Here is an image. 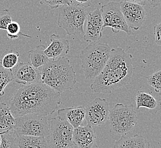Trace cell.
Masks as SVG:
<instances>
[{
	"mask_svg": "<svg viewBox=\"0 0 161 148\" xmlns=\"http://www.w3.org/2000/svg\"><path fill=\"white\" fill-rule=\"evenodd\" d=\"M61 104V93L41 82L22 86L9 102L10 111L17 117L27 114L47 116L54 114Z\"/></svg>",
	"mask_w": 161,
	"mask_h": 148,
	"instance_id": "6da1fadb",
	"label": "cell"
},
{
	"mask_svg": "<svg viewBox=\"0 0 161 148\" xmlns=\"http://www.w3.org/2000/svg\"><path fill=\"white\" fill-rule=\"evenodd\" d=\"M133 71L132 56L122 48L111 49L105 66L94 79L90 88L97 93H110L129 83Z\"/></svg>",
	"mask_w": 161,
	"mask_h": 148,
	"instance_id": "7a4b0ae2",
	"label": "cell"
},
{
	"mask_svg": "<svg viewBox=\"0 0 161 148\" xmlns=\"http://www.w3.org/2000/svg\"><path fill=\"white\" fill-rule=\"evenodd\" d=\"M41 82L59 93L73 88L77 82L76 73L68 58L49 60L38 68Z\"/></svg>",
	"mask_w": 161,
	"mask_h": 148,
	"instance_id": "3957f363",
	"label": "cell"
},
{
	"mask_svg": "<svg viewBox=\"0 0 161 148\" xmlns=\"http://www.w3.org/2000/svg\"><path fill=\"white\" fill-rule=\"evenodd\" d=\"M111 48L107 43H90L82 50L80 56L81 66L87 80H92L105 66Z\"/></svg>",
	"mask_w": 161,
	"mask_h": 148,
	"instance_id": "277c9868",
	"label": "cell"
},
{
	"mask_svg": "<svg viewBox=\"0 0 161 148\" xmlns=\"http://www.w3.org/2000/svg\"><path fill=\"white\" fill-rule=\"evenodd\" d=\"M108 120L110 132L115 135H126L133 131L138 123V117L131 105L117 103L110 109Z\"/></svg>",
	"mask_w": 161,
	"mask_h": 148,
	"instance_id": "5b68a950",
	"label": "cell"
},
{
	"mask_svg": "<svg viewBox=\"0 0 161 148\" xmlns=\"http://www.w3.org/2000/svg\"><path fill=\"white\" fill-rule=\"evenodd\" d=\"M87 14L86 8L79 4L63 5L59 8L57 24L70 36L84 34Z\"/></svg>",
	"mask_w": 161,
	"mask_h": 148,
	"instance_id": "8992f818",
	"label": "cell"
},
{
	"mask_svg": "<svg viewBox=\"0 0 161 148\" xmlns=\"http://www.w3.org/2000/svg\"><path fill=\"white\" fill-rule=\"evenodd\" d=\"M49 120L47 116L27 114L17 117L12 130L17 136H42L49 134Z\"/></svg>",
	"mask_w": 161,
	"mask_h": 148,
	"instance_id": "52a82bcc",
	"label": "cell"
},
{
	"mask_svg": "<svg viewBox=\"0 0 161 148\" xmlns=\"http://www.w3.org/2000/svg\"><path fill=\"white\" fill-rule=\"evenodd\" d=\"M49 123V134L47 137L50 148L75 147L73 139L74 128L71 125L57 117L50 119Z\"/></svg>",
	"mask_w": 161,
	"mask_h": 148,
	"instance_id": "ba28073f",
	"label": "cell"
},
{
	"mask_svg": "<svg viewBox=\"0 0 161 148\" xmlns=\"http://www.w3.org/2000/svg\"><path fill=\"white\" fill-rule=\"evenodd\" d=\"M103 19V29L109 27L114 33L122 31L127 35H131L132 31L129 28L121 12L120 4L117 2H111L103 5L101 9Z\"/></svg>",
	"mask_w": 161,
	"mask_h": 148,
	"instance_id": "9c48e42d",
	"label": "cell"
},
{
	"mask_svg": "<svg viewBox=\"0 0 161 148\" xmlns=\"http://www.w3.org/2000/svg\"><path fill=\"white\" fill-rule=\"evenodd\" d=\"M110 108L105 99L97 98L85 107V119L94 127L104 125L108 120Z\"/></svg>",
	"mask_w": 161,
	"mask_h": 148,
	"instance_id": "30bf717a",
	"label": "cell"
},
{
	"mask_svg": "<svg viewBox=\"0 0 161 148\" xmlns=\"http://www.w3.org/2000/svg\"><path fill=\"white\" fill-rule=\"evenodd\" d=\"M121 12L129 28L138 30L146 20V13L143 6L131 3L127 1H121L119 3Z\"/></svg>",
	"mask_w": 161,
	"mask_h": 148,
	"instance_id": "8fae6325",
	"label": "cell"
},
{
	"mask_svg": "<svg viewBox=\"0 0 161 148\" xmlns=\"http://www.w3.org/2000/svg\"><path fill=\"white\" fill-rule=\"evenodd\" d=\"M86 29L84 33V40L89 43L96 42L102 37L103 19L101 9H96L87 14Z\"/></svg>",
	"mask_w": 161,
	"mask_h": 148,
	"instance_id": "7c38bea8",
	"label": "cell"
},
{
	"mask_svg": "<svg viewBox=\"0 0 161 148\" xmlns=\"http://www.w3.org/2000/svg\"><path fill=\"white\" fill-rule=\"evenodd\" d=\"M13 72V80L21 86L37 83L41 81L40 72L29 63H19Z\"/></svg>",
	"mask_w": 161,
	"mask_h": 148,
	"instance_id": "4fadbf2b",
	"label": "cell"
},
{
	"mask_svg": "<svg viewBox=\"0 0 161 148\" xmlns=\"http://www.w3.org/2000/svg\"><path fill=\"white\" fill-rule=\"evenodd\" d=\"M73 139L75 145L79 148H98L95 127L88 124L84 127L75 128Z\"/></svg>",
	"mask_w": 161,
	"mask_h": 148,
	"instance_id": "5bb4252c",
	"label": "cell"
},
{
	"mask_svg": "<svg viewBox=\"0 0 161 148\" xmlns=\"http://www.w3.org/2000/svg\"><path fill=\"white\" fill-rule=\"evenodd\" d=\"M50 43L43 52L49 59L56 60L62 58L69 53L70 50V43L68 40H65L59 35L53 34L50 37Z\"/></svg>",
	"mask_w": 161,
	"mask_h": 148,
	"instance_id": "9a60e30c",
	"label": "cell"
},
{
	"mask_svg": "<svg viewBox=\"0 0 161 148\" xmlns=\"http://www.w3.org/2000/svg\"><path fill=\"white\" fill-rule=\"evenodd\" d=\"M57 117L66 121L75 129L81 126L85 119V107L61 108L57 111Z\"/></svg>",
	"mask_w": 161,
	"mask_h": 148,
	"instance_id": "2e32d148",
	"label": "cell"
},
{
	"mask_svg": "<svg viewBox=\"0 0 161 148\" xmlns=\"http://www.w3.org/2000/svg\"><path fill=\"white\" fill-rule=\"evenodd\" d=\"M14 140L17 148H50L47 137L17 136Z\"/></svg>",
	"mask_w": 161,
	"mask_h": 148,
	"instance_id": "e0dca14e",
	"label": "cell"
},
{
	"mask_svg": "<svg viewBox=\"0 0 161 148\" xmlns=\"http://www.w3.org/2000/svg\"><path fill=\"white\" fill-rule=\"evenodd\" d=\"M150 143L145 137L136 135L133 137H121L114 144V148H150Z\"/></svg>",
	"mask_w": 161,
	"mask_h": 148,
	"instance_id": "ac0fdd59",
	"label": "cell"
},
{
	"mask_svg": "<svg viewBox=\"0 0 161 148\" xmlns=\"http://www.w3.org/2000/svg\"><path fill=\"white\" fill-rule=\"evenodd\" d=\"M15 119L6 104L0 103V132L12 130Z\"/></svg>",
	"mask_w": 161,
	"mask_h": 148,
	"instance_id": "d6986e66",
	"label": "cell"
},
{
	"mask_svg": "<svg viewBox=\"0 0 161 148\" xmlns=\"http://www.w3.org/2000/svg\"><path fill=\"white\" fill-rule=\"evenodd\" d=\"M45 49V46L44 45H40L36 47L35 49L28 51V56L31 62V64L34 68H40L49 60L43 52Z\"/></svg>",
	"mask_w": 161,
	"mask_h": 148,
	"instance_id": "ffe728a7",
	"label": "cell"
},
{
	"mask_svg": "<svg viewBox=\"0 0 161 148\" xmlns=\"http://www.w3.org/2000/svg\"><path fill=\"white\" fill-rule=\"evenodd\" d=\"M136 102L137 109L141 107L154 109L158 106L157 100L153 96L142 91H139L136 93Z\"/></svg>",
	"mask_w": 161,
	"mask_h": 148,
	"instance_id": "44dd1931",
	"label": "cell"
},
{
	"mask_svg": "<svg viewBox=\"0 0 161 148\" xmlns=\"http://www.w3.org/2000/svg\"><path fill=\"white\" fill-rule=\"evenodd\" d=\"M19 53L13 50L6 51L3 53L0 61L1 64L5 69L14 68L19 61Z\"/></svg>",
	"mask_w": 161,
	"mask_h": 148,
	"instance_id": "7402d4cb",
	"label": "cell"
},
{
	"mask_svg": "<svg viewBox=\"0 0 161 148\" xmlns=\"http://www.w3.org/2000/svg\"><path fill=\"white\" fill-rule=\"evenodd\" d=\"M12 81V70L3 68L0 62V96H3L5 94V88Z\"/></svg>",
	"mask_w": 161,
	"mask_h": 148,
	"instance_id": "603a6c76",
	"label": "cell"
},
{
	"mask_svg": "<svg viewBox=\"0 0 161 148\" xmlns=\"http://www.w3.org/2000/svg\"><path fill=\"white\" fill-rule=\"evenodd\" d=\"M6 30L7 31V36L9 39L12 40L18 39L19 36L31 38L29 35L22 33L20 26L17 22H11L7 26Z\"/></svg>",
	"mask_w": 161,
	"mask_h": 148,
	"instance_id": "cb8c5ba5",
	"label": "cell"
},
{
	"mask_svg": "<svg viewBox=\"0 0 161 148\" xmlns=\"http://www.w3.org/2000/svg\"><path fill=\"white\" fill-rule=\"evenodd\" d=\"M161 71L156 72L154 74H152L147 77V83L152 88H153L155 92L158 93H161Z\"/></svg>",
	"mask_w": 161,
	"mask_h": 148,
	"instance_id": "d4e9b609",
	"label": "cell"
},
{
	"mask_svg": "<svg viewBox=\"0 0 161 148\" xmlns=\"http://www.w3.org/2000/svg\"><path fill=\"white\" fill-rule=\"evenodd\" d=\"M40 3L42 5H47L51 9H57L59 6L70 5L73 3L71 0H40Z\"/></svg>",
	"mask_w": 161,
	"mask_h": 148,
	"instance_id": "484cf974",
	"label": "cell"
},
{
	"mask_svg": "<svg viewBox=\"0 0 161 148\" xmlns=\"http://www.w3.org/2000/svg\"><path fill=\"white\" fill-rule=\"evenodd\" d=\"M10 131L2 134L0 148H17L14 137L10 134Z\"/></svg>",
	"mask_w": 161,
	"mask_h": 148,
	"instance_id": "4316f807",
	"label": "cell"
},
{
	"mask_svg": "<svg viewBox=\"0 0 161 148\" xmlns=\"http://www.w3.org/2000/svg\"><path fill=\"white\" fill-rule=\"evenodd\" d=\"M12 21V18L8 10L5 9L0 12V30H6L7 26Z\"/></svg>",
	"mask_w": 161,
	"mask_h": 148,
	"instance_id": "83f0119b",
	"label": "cell"
},
{
	"mask_svg": "<svg viewBox=\"0 0 161 148\" xmlns=\"http://www.w3.org/2000/svg\"><path fill=\"white\" fill-rule=\"evenodd\" d=\"M154 34L155 36V43L161 46V24L159 23L154 27Z\"/></svg>",
	"mask_w": 161,
	"mask_h": 148,
	"instance_id": "f1b7e54d",
	"label": "cell"
},
{
	"mask_svg": "<svg viewBox=\"0 0 161 148\" xmlns=\"http://www.w3.org/2000/svg\"><path fill=\"white\" fill-rule=\"evenodd\" d=\"M75 3L79 4L86 8L91 6V3L89 1V0H75Z\"/></svg>",
	"mask_w": 161,
	"mask_h": 148,
	"instance_id": "f546056e",
	"label": "cell"
},
{
	"mask_svg": "<svg viewBox=\"0 0 161 148\" xmlns=\"http://www.w3.org/2000/svg\"><path fill=\"white\" fill-rule=\"evenodd\" d=\"M125 1L131 3H136V4H139L142 6H143L145 5L147 0H125Z\"/></svg>",
	"mask_w": 161,
	"mask_h": 148,
	"instance_id": "4dcf8cb0",
	"label": "cell"
},
{
	"mask_svg": "<svg viewBox=\"0 0 161 148\" xmlns=\"http://www.w3.org/2000/svg\"><path fill=\"white\" fill-rule=\"evenodd\" d=\"M150 5L153 7L160 6L161 3V0H149Z\"/></svg>",
	"mask_w": 161,
	"mask_h": 148,
	"instance_id": "1f68e13d",
	"label": "cell"
},
{
	"mask_svg": "<svg viewBox=\"0 0 161 148\" xmlns=\"http://www.w3.org/2000/svg\"><path fill=\"white\" fill-rule=\"evenodd\" d=\"M7 132H9V131H6V132H0V135H2V134H3L4 133H6Z\"/></svg>",
	"mask_w": 161,
	"mask_h": 148,
	"instance_id": "d6a6232c",
	"label": "cell"
},
{
	"mask_svg": "<svg viewBox=\"0 0 161 148\" xmlns=\"http://www.w3.org/2000/svg\"><path fill=\"white\" fill-rule=\"evenodd\" d=\"M1 135H0V144H1Z\"/></svg>",
	"mask_w": 161,
	"mask_h": 148,
	"instance_id": "836d02e7",
	"label": "cell"
},
{
	"mask_svg": "<svg viewBox=\"0 0 161 148\" xmlns=\"http://www.w3.org/2000/svg\"><path fill=\"white\" fill-rule=\"evenodd\" d=\"M106 1H109V0H106Z\"/></svg>",
	"mask_w": 161,
	"mask_h": 148,
	"instance_id": "e575fe53",
	"label": "cell"
},
{
	"mask_svg": "<svg viewBox=\"0 0 161 148\" xmlns=\"http://www.w3.org/2000/svg\"><path fill=\"white\" fill-rule=\"evenodd\" d=\"M75 148V147H73V148Z\"/></svg>",
	"mask_w": 161,
	"mask_h": 148,
	"instance_id": "d590c367",
	"label": "cell"
}]
</instances>
